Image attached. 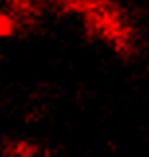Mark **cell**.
Listing matches in <instances>:
<instances>
[{"label":"cell","instance_id":"6da1fadb","mask_svg":"<svg viewBox=\"0 0 149 157\" xmlns=\"http://www.w3.org/2000/svg\"><path fill=\"white\" fill-rule=\"evenodd\" d=\"M47 2H53V4H71L74 0H47Z\"/></svg>","mask_w":149,"mask_h":157}]
</instances>
